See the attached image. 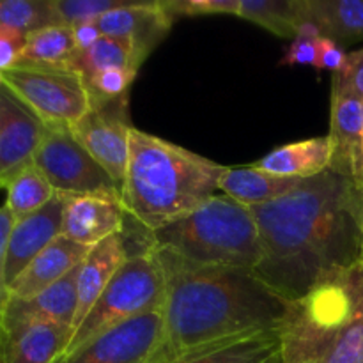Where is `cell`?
Listing matches in <instances>:
<instances>
[{"mask_svg": "<svg viewBox=\"0 0 363 363\" xmlns=\"http://www.w3.org/2000/svg\"><path fill=\"white\" fill-rule=\"evenodd\" d=\"M280 353L279 328L206 351L179 363H264Z\"/></svg>", "mask_w": 363, "mask_h": 363, "instance_id": "cell-26", "label": "cell"}, {"mask_svg": "<svg viewBox=\"0 0 363 363\" xmlns=\"http://www.w3.org/2000/svg\"><path fill=\"white\" fill-rule=\"evenodd\" d=\"M152 247L208 268L254 273L262 261L257 223L248 208L215 195L177 222L152 233Z\"/></svg>", "mask_w": 363, "mask_h": 363, "instance_id": "cell-4", "label": "cell"}, {"mask_svg": "<svg viewBox=\"0 0 363 363\" xmlns=\"http://www.w3.org/2000/svg\"><path fill=\"white\" fill-rule=\"evenodd\" d=\"M14 218L6 204L0 206V319H2L6 305L9 301V286H7V250H9V238L13 230Z\"/></svg>", "mask_w": 363, "mask_h": 363, "instance_id": "cell-35", "label": "cell"}, {"mask_svg": "<svg viewBox=\"0 0 363 363\" xmlns=\"http://www.w3.org/2000/svg\"><path fill=\"white\" fill-rule=\"evenodd\" d=\"M321 363H363V301Z\"/></svg>", "mask_w": 363, "mask_h": 363, "instance_id": "cell-31", "label": "cell"}, {"mask_svg": "<svg viewBox=\"0 0 363 363\" xmlns=\"http://www.w3.org/2000/svg\"><path fill=\"white\" fill-rule=\"evenodd\" d=\"M91 248L59 236L9 286V298L30 300L82 264Z\"/></svg>", "mask_w": 363, "mask_h": 363, "instance_id": "cell-17", "label": "cell"}, {"mask_svg": "<svg viewBox=\"0 0 363 363\" xmlns=\"http://www.w3.org/2000/svg\"><path fill=\"white\" fill-rule=\"evenodd\" d=\"M133 128L128 98L91 103L89 112L69 128L85 151L116 181L121 194L130 158V138Z\"/></svg>", "mask_w": 363, "mask_h": 363, "instance_id": "cell-9", "label": "cell"}, {"mask_svg": "<svg viewBox=\"0 0 363 363\" xmlns=\"http://www.w3.org/2000/svg\"><path fill=\"white\" fill-rule=\"evenodd\" d=\"M165 275L163 330L145 363H179L277 330L291 301L252 272L208 268L152 247Z\"/></svg>", "mask_w": 363, "mask_h": 363, "instance_id": "cell-2", "label": "cell"}, {"mask_svg": "<svg viewBox=\"0 0 363 363\" xmlns=\"http://www.w3.org/2000/svg\"><path fill=\"white\" fill-rule=\"evenodd\" d=\"M66 195L57 194L41 209L16 220L11 230L7 250V286L59 236H62V216Z\"/></svg>", "mask_w": 363, "mask_h": 363, "instance_id": "cell-14", "label": "cell"}, {"mask_svg": "<svg viewBox=\"0 0 363 363\" xmlns=\"http://www.w3.org/2000/svg\"><path fill=\"white\" fill-rule=\"evenodd\" d=\"M165 294V275L155 252L128 257L77 326L62 358L123 323L163 311Z\"/></svg>", "mask_w": 363, "mask_h": 363, "instance_id": "cell-6", "label": "cell"}, {"mask_svg": "<svg viewBox=\"0 0 363 363\" xmlns=\"http://www.w3.org/2000/svg\"><path fill=\"white\" fill-rule=\"evenodd\" d=\"M172 18L208 16V14H234L240 9V0H163Z\"/></svg>", "mask_w": 363, "mask_h": 363, "instance_id": "cell-33", "label": "cell"}, {"mask_svg": "<svg viewBox=\"0 0 363 363\" xmlns=\"http://www.w3.org/2000/svg\"><path fill=\"white\" fill-rule=\"evenodd\" d=\"M23 46V32L0 25V71L11 69V67L16 66Z\"/></svg>", "mask_w": 363, "mask_h": 363, "instance_id": "cell-36", "label": "cell"}, {"mask_svg": "<svg viewBox=\"0 0 363 363\" xmlns=\"http://www.w3.org/2000/svg\"><path fill=\"white\" fill-rule=\"evenodd\" d=\"M362 259H363V186H362Z\"/></svg>", "mask_w": 363, "mask_h": 363, "instance_id": "cell-39", "label": "cell"}, {"mask_svg": "<svg viewBox=\"0 0 363 363\" xmlns=\"http://www.w3.org/2000/svg\"><path fill=\"white\" fill-rule=\"evenodd\" d=\"M78 268L30 300L9 298L0 319V330L27 321H50L73 328L74 315H77Z\"/></svg>", "mask_w": 363, "mask_h": 363, "instance_id": "cell-18", "label": "cell"}, {"mask_svg": "<svg viewBox=\"0 0 363 363\" xmlns=\"http://www.w3.org/2000/svg\"><path fill=\"white\" fill-rule=\"evenodd\" d=\"M46 124L9 89H0V188L34 163Z\"/></svg>", "mask_w": 363, "mask_h": 363, "instance_id": "cell-11", "label": "cell"}, {"mask_svg": "<svg viewBox=\"0 0 363 363\" xmlns=\"http://www.w3.org/2000/svg\"><path fill=\"white\" fill-rule=\"evenodd\" d=\"M332 89L350 92L363 101V48L347 55V64L332 77Z\"/></svg>", "mask_w": 363, "mask_h": 363, "instance_id": "cell-34", "label": "cell"}, {"mask_svg": "<svg viewBox=\"0 0 363 363\" xmlns=\"http://www.w3.org/2000/svg\"><path fill=\"white\" fill-rule=\"evenodd\" d=\"M363 301V259L326 273L291 301L279 326L282 363H321Z\"/></svg>", "mask_w": 363, "mask_h": 363, "instance_id": "cell-5", "label": "cell"}, {"mask_svg": "<svg viewBox=\"0 0 363 363\" xmlns=\"http://www.w3.org/2000/svg\"><path fill=\"white\" fill-rule=\"evenodd\" d=\"M4 87V74H2V71H0V89Z\"/></svg>", "mask_w": 363, "mask_h": 363, "instance_id": "cell-41", "label": "cell"}, {"mask_svg": "<svg viewBox=\"0 0 363 363\" xmlns=\"http://www.w3.org/2000/svg\"><path fill=\"white\" fill-rule=\"evenodd\" d=\"M60 25L73 27L82 21H98L110 11L124 6L128 0H52Z\"/></svg>", "mask_w": 363, "mask_h": 363, "instance_id": "cell-30", "label": "cell"}, {"mask_svg": "<svg viewBox=\"0 0 363 363\" xmlns=\"http://www.w3.org/2000/svg\"><path fill=\"white\" fill-rule=\"evenodd\" d=\"M303 20L340 46L363 41V0H300Z\"/></svg>", "mask_w": 363, "mask_h": 363, "instance_id": "cell-22", "label": "cell"}, {"mask_svg": "<svg viewBox=\"0 0 363 363\" xmlns=\"http://www.w3.org/2000/svg\"><path fill=\"white\" fill-rule=\"evenodd\" d=\"M71 32H73L77 52L91 48V46L103 35L101 30H99L98 21H82V23L73 25V27H71Z\"/></svg>", "mask_w": 363, "mask_h": 363, "instance_id": "cell-38", "label": "cell"}, {"mask_svg": "<svg viewBox=\"0 0 363 363\" xmlns=\"http://www.w3.org/2000/svg\"><path fill=\"white\" fill-rule=\"evenodd\" d=\"M248 209L262 247L254 275L287 301L303 296L326 273L362 261V186L340 174L326 170Z\"/></svg>", "mask_w": 363, "mask_h": 363, "instance_id": "cell-1", "label": "cell"}, {"mask_svg": "<svg viewBox=\"0 0 363 363\" xmlns=\"http://www.w3.org/2000/svg\"><path fill=\"white\" fill-rule=\"evenodd\" d=\"M264 363H282V357H280V353H279V354H275V357L269 358V360L264 362Z\"/></svg>", "mask_w": 363, "mask_h": 363, "instance_id": "cell-40", "label": "cell"}, {"mask_svg": "<svg viewBox=\"0 0 363 363\" xmlns=\"http://www.w3.org/2000/svg\"><path fill=\"white\" fill-rule=\"evenodd\" d=\"M2 74L4 85L46 126L71 128L91 108L84 78L69 67L14 66Z\"/></svg>", "mask_w": 363, "mask_h": 363, "instance_id": "cell-7", "label": "cell"}, {"mask_svg": "<svg viewBox=\"0 0 363 363\" xmlns=\"http://www.w3.org/2000/svg\"><path fill=\"white\" fill-rule=\"evenodd\" d=\"M138 71L124 69V67H112V69L99 71L92 77L85 78L91 103L116 101V99L128 98L131 84L137 78Z\"/></svg>", "mask_w": 363, "mask_h": 363, "instance_id": "cell-29", "label": "cell"}, {"mask_svg": "<svg viewBox=\"0 0 363 363\" xmlns=\"http://www.w3.org/2000/svg\"><path fill=\"white\" fill-rule=\"evenodd\" d=\"M0 363H57L73 328L50 321L18 323L0 330Z\"/></svg>", "mask_w": 363, "mask_h": 363, "instance_id": "cell-16", "label": "cell"}, {"mask_svg": "<svg viewBox=\"0 0 363 363\" xmlns=\"http://www.w3.org/2000/svg\"><path fill=\"white\" fill-rule=\"evenodd\" d=\"M330 169L363 186V101L332 89L330 106Z\"/></svg>", "mask_w": 363, "mask_h": 363, "instance_id": "cell-13", "label": "cell"}, {"mask_svg": "<svg viewBox=\"0 0 363 363\" xmlns=\"http://www.w3.org/2000/svg\"><path fill=\"white\" fill-rule=\"evenodd\" d=\"M0 25L25 35L50 25H60L52 0H0Z\"/></svg>", "mask_w": 363, "mask_h": 363, "instance_id": "cell-28", "label": "cell"}, {"mask_svg": "<svg viewBox=\"0 0 363 363\" xmlns=\"http://www.w3.org/2000/svg\"><path fill=\"white\" fill-rule=\"evenodd\" d=\"M174 23L163 0L156 2H130L110 11L98 20L99 30L106 38L124 43L133 52L137 62L151 55L152 50L167 38Z\"/></svg>", "mask_w": 363, "mask_h": 363, "instance_id": "cell-12", "label": "cell"}, {"mask_svg": "<svg viewBox=\"0 0 363 363\" xmlns=\"http://www.w3.org/2000/svg\"><path fill=\"white\" fill-rule=\"evenodd\" d=\"M301 181L303 179L262 172L252 165L227 167L220 179V191L245 208H254V206L269 204L291 194L300 186Z\"/></svg>", "mask_w": 363, "mask_h": 363, "instance_id": "cell-21", "label": "cell"}, {"mask_svg": "<svg viewBox=\"0 0 363 363\" xmlns=\"http://www.w3.org/2000/svg\"><path fill=\"white\" fill-rule=\"evenodd\" d=\"M330 156L328 137H312L280 145L252 167L275 176L311 179L330 169Z\"/></svg>", "mask_w": 363, "mask_h": 363, "instance_id": "cell-20", "label": "cell"}, {"mask_svg": "<svg viewBox=\"0 0 363 363\" xmlns=\"http://www.w3.org/2000/svg\"><path fill=\"white\" fill-rule=\"evenodd\" d=\"M77 53L73 32L66 25H50L25 35L16 66L67 67Z\"/></svg>", "mask_w": 363, "mask_h": 363, "instance_id": "cell-23", "label": "cell"}, {"mask_svg": "<svg viewBox=\"0 0 363 363\" xmlns=\"http://www.w3.org/2000/svg\"><path fill=\"white\" fill-rule=\"evenodd\" d=\"M225 169L206 156L133 128L123 184L124 209L156 233L215 197Z\"/></svg>", "mask_w": 363, "mask_h": 363, "instance_id": "cell-3", "label": "cell"}, {"mask_svg": "<svg viewBox=\"0 0 363 363\" xmlns=\"http://www.w3.org/2000/svg\"><path fill=\"white\" fill-rule=\"evenodd\" d=\"M236 16L286 39H294L305 21L300 0H240Z\"/></svg>", "mask_w": 363, "mask_h": 363, "instance_id": "cell-24", "label": "cell"}, {"mask_svg": "<svg viewBox=\"0 0 363 363\" xmlns=\"http://www.w3.org/2000/svg\"><path fill=\"white\" fill-rule=\"evenodd\" d=\"M34 165L45 174L55 194L66 197L99 195L123 201L116 181L85 151L67 126H46Z\"/></svg>", "mask_w": 363, "mask_h": 363, "instance_id": "cell-8", "label": "cell"}, {"mask_svg": "<svg viewBox=\"0 0 363 363\" xmlns=\"http://www.w3.org/2000/svg\"><path fill=\"white\" fill-rule=\"evenodd\" d=\"M128 259V248L123 234H113L105 241L89 250L78 268L77 279V315H74L73 332L84 321L85 315L98 301L105 287L113 279L124 261Z\"/></svg>", "mask_w": 363, "mask_h": 363, "instance_id": "cell-19", "label": "cell"}, {"mask_svg": "<svg viewBox=\"0 0 363 363\" xmlns=\"http://www.w3.org/2000/svg\"><path fill=\"white\" fill-rule=\"evenodd\" d=\"M7 201L6 206L9 208L11 215H13L14 222L16 220L25 218V216L32 215L43 206L48 204L53 197H55V190L45 174L30 163L25 167L23 170L16 174L13 179L7 184Z\"/></svg>", "mask_w": 363, "mask_h": 363, "instance_id": "cell-25", "label": "cell"}, {"mask_svg": "<svg viewBox=\"0 0 363 363\" xmlns=\"http://www.w3.org/2000/svg\"><path fill=\"white\" fill-rule=\"evenodd\" d=\"M163 330V311L123 323L57 363H145Z\"/></svg>", "mask_w": 363, "mask_h": 363, "instance_id": "cell-10", "label": "cell"}, {"mask_svg": "<svg viewBox=\"0 0 363 363\" xmlns=\"http://www.w3.org/2000/svg\"><path fill=\"white\" fill-rule=\"evenodd\" d=\"M347 55H350V53H346V50H344L339 43L321 35L318 46V66H315V69L332 71V74L340 73V71L346 67Z\"/></svg>", "mask_w": 363, "mask_h": 363, "instance_id": "cell-37", "label": "cell"}, {"mask_svg": "<svg viewBox=\"0 0 363 363\" xmlns=\"http://www.w3.org/2000/svg\"><path fill=\"white\" fill-rule=\"evenodd\" d=\"M126 215L123 201L99 195L67 197L62 216V236L82 247L92 248L106 238L119 234Z\"/></svg>", "mask_w": 363, "mask_h": 363, "instance_id": "cell-15", "label": "cell"}, {"mask_svg": "<svg viewBox=\"0 0 363 363\" xmlns=\"http://www.w3.org/2000/svg\"><path fill=\"white\" fill-rule=\"evenodd\" d=\"M0 333H2V332H0Z\"/></svg>", "mask_w": 363, "mask_h": 363, "instance_id": "cell-42", "label": "cell"}, {"mask_svg": "<svg viewBox=\"0 0 363 363\" xmlns=\"http://www.w3.org/2000/svg\"><path fill=\"white\" fill-rule=\"evenodd\" d=\"M69 69L77 71L82 78H89L99 71L124 67V69H140V64L135 59L133 52L124 43L101 35L91 48L82 50L69 60Z\"/></svg>", "mask_w": 363, "mask_h": 363, "instance_id": "cell-27", "label": "cell"}, {"mask_svg": "<svg viewBox=\"0 0 363 363\" xmlns=\"http://www.w3.org/2000/svg\"><path fill=\"white\" fill-rule=\"evenodd\" d=\"M321 32L314 23L305 20L298 28L296 35L284 52L280 66H318V46Z\"/></svg>", "mask_w": 363, "mask_h": 363, "instance_id": "cell-32", "label": "cell"}]
</instances>
